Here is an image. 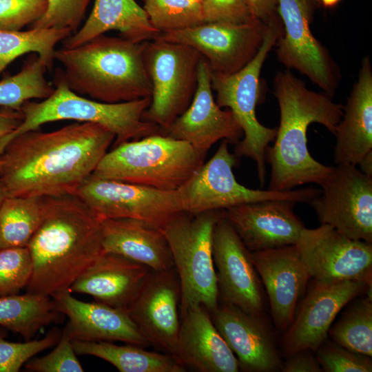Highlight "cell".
I'll return each instance as SVG.
<instances>
[{
    "instance_id": "ffe728a7",
    "label": "cell",
    "mask_w": 372,
    "mask_h": 372,
    "mask_svg": "<svg viewBox=\"0 0 372 372\" xmlns=\"http://www.w3.org/2000/svg\"><path fill=\"white\" fill-rule=\"evenodd\" d=\"M297 203L288 200H265L237 205L222 210L246 247L257 251L294 245L303 223L296 215Z\"/></svg>"
},
{
    "instance_id": "3957f363",
    "label": "cell",
    "mask_w": 372,
    "mask_h": 372,
    "mask_svg": "<svg viewBox=\"0 0 372 372\" xmlns=\"http://www.w3.org/2000/svg\"><path fill=\"white\" fill-rule=\"evenodd\" d=\"M273 89L280 124L273 146L266 149V162L271 166L269 189L282 192L307 183L320 185L333 167L311 156L307 132L311 123H318L334 135L343 105L333 102L324 92L309 90L289 70L277 72Z\"/></svg>"
},
{
    "instance_id": "5bb4252c",
    "label": "cell",
    "mask_w": 372,
    "mask_h": 372,
    "mask_svg": "<svg viewBox=\"0 0 372 372\" xmlns=\"http://www.w3.org/2000/svg\"><path fill=\"white\" fill-rule=\"evenodd\" d=\"M267 26L268 23L256 18L241 24L204 23L161 33L156 38L190 45L207 61L211 72L232 74L256 56Z\"/></svg>"
},
{
    "instance_id": "7a4b0ae2",
    "label": "cell",
    "mask_w": 372,
    "mask_h": 372,
    "mask_svg": "<svg viewBox=\"0 0 372 372\" xmlns=\"http://www.w3.org/2000/svg\"><path fill=\"white\" fill-rule=\"evenodd\" d=\"M102 221L76 194L43 197L42 220L27 246L28 292L52 297L69 290L103 253Z\"/></svg>"
},
{
    "instance_id": "d6a6232c",
    "label": "cell",
    "mask_w": 372,
    "mask_h": 372,
    "mask_svg": "<svg viewBox=\"0 0 372 372\" xmlns=\"http://www.w3.org/2000/svg\"><path fill=\"white\" fill-rule=\"evenodd\" d=\"M48 68L36 53L24 61L21 70L0 81V106L20 110L32 99H45L54 90L45 74Z\"/></svg>"
},
{
    "instance_id": "6da1fadb",
    "label": "cell",
    "mask_w": 372,
    "mask_h": 372,
    "mask_svg": "<svg viewBox=\"0 0 372 372\" xmlns=\"http://www.w3.org/2000/svg\"><path fill=\"white\" fill-rule=\"evenodd\" d=\"M115 138L101 125L83 122L18 135L0 156L6 197L76 194Z\"/></svg>"
},
{
    "instance_id": "60d3db41",
    "label": "cell",
    "mask_w": 372,
    "mask_h": 372,
    "mask_svg": "<svg viewBox=\"0 0 372 372\" xmlns=\"http://www.w3.org/2000/svg\"><path fill=\"white\" fill-rule=\"evenodd\" d=\"M72 340L63 330L56 348L49 354L28 360L25 369L36 372H83Z\"/></svg>"
},
{
    "instance_id": "7bdbcfd3",
    "label": "cell",
    "mask_w": 372,
    "mask_h": 372,
    "mask_svg": "<svg viewBox=\"0 0 372 372\" xmlns=\"http://www.w3.org/2000/svg\"><path fill=\"white\" fill-rule=\"evenodd\" d=\"M284 372H321L322 369L317 358L305 350L291 355V358L282 365Z\"/></svg>"
},
{
    "instance_id": "4fadbf2b",
    "label": "cell",
    "mask_w": 372,
    "mask_h": 372,
    "mask_svg": "<svg viewBox=\"0 0 372 372\" xmlns=\"http://www.w3.org/2000/svg\"><path fill=\"white\" fill-rule=\"evenodd\" d=\"M318 0H278L283 34L276 43V55L288 69L308 77L331 96L338 83V70L327 50L310 29Z\"/></svg>"
},
{
    "instance_id": "9c48e42d",
    "label": "cell",
    "mask_w": 372,
    "mask_h": 372,
    "mask_svg": "<svg viewBox=\"0 0 372 372\" xmlns=\"http://www.w3.org/2000/svg\"><path fill=\"white\" fill-rule=\"evenodd\" d=\"M144 60L151 85L145 121L166 129L192 101L203 56L193 47L154 39L144 41Z\"/></svg>"
},
{
    "instance_id": "484cf974",
    "label": "cell",
    "mask_w": 372,
    "mask_h": 372,
    "mask_svg": "<svg viewBox=\"0 0 372 372\" xmlns=\"http://www.w3.org/2000/svg\"><path fill=\"white\" fill-rule=\"evenodd\" d=\"M336 165L358 166L372 152V69L370 58H363L358 81L353 86L335 132Z\"/></svg>"
},
{
    "instance_id": "ba28073f",
    "label": "cell",
    "mask_w": 372,
    "mask_h": 372,
    "mask_svg": "<svg viewBox=\"0 0 372 372\" xmlns=\"http://www.w3.org/2000/svg\"><path fill=\"white\" fill-rule=\"evenodd\" d=\"M222 210L197 214L181 212L161 228L168 242L180 288V316L201 304L209 313L218 306V287L212 255L214 226Z\"/></svg>"
},
{
    "instance_id": "2e32d148",
    "label": "cell",
    "mask_w": 372,
    "mask_h": 372,
    "mask_svg": "<svg viewBox=\"0 0 372 372\" xmlns=\"http://www.w3.org/2000/svg\"><path fill=\"white\" fill-rule=\"evenodd\" d=\"M180 302L179 279L173 267L151 270L127 309L150 344L174 357L180 326Z\"/></svg>"
},
{
    "instance_id": "ac0fdd59",
    "label": "cell",
    "mask_w": 372,
    "mask_h": 372,
    "mask_svg": "<svg viewBox=\"0 0 372 372\" xmlns=\"http://www.w3.org/2000/svg\"><path fill=\"white\" fill-rule=\"evenodd\" d=\"M212 255L218 292L225 303L260 316L262 293L251 251L223 214L214 228Z\"/></svg>"
},
{
    "instance_id": "ee69618b",
    "label": "cell",
    "mask_w": 372,
    "mask_h": 372,
    "mask_svg": "<svg viewBox=\"0 0 372 372\" xmlns=\"http://www.w3.org/2000/svg\"><path fill=\"white\" fill-rule=\"evenodd\" d=\"M23 115L20 110L1 107L0 109V140L12 132L21 123ZM1 161L0 159V174Z\"/></svg>"
},
{
    "instance_id": "7c38bea8",
    "label": "cell",
    "mask_w": 372,
    "mask_h": 372,
    "mask_svg": "<svg viewBox=\"0 0 372 372\" xmlns=\"http://www.w3.org/2000/svg\"><path fill=\"white\" fill-rule=\"evenodd\" d=\"M309 203L321 224L345 236L372 242V177L357 166L338 165L320 185Z\"/></svg>"
},
{
    "instance_id": "cb8c5ba5",
    "label": "cell",
    "mask_w": 372,
    "mask_h": 372,
    "mask_svg": "<svg viewBox=\"0 0 372 372\" xmlns=\"http://www.w3.org/2000/svg\"><path fill=\"white\" fill-rule=\"evenodd\" d=\"M176 359L200 372H238L236 355L214 326L203 305H194L180 317Z\"/></svg>"
},
{
    "instance_id": "836d02e7",
    "label": "cell",
    "mask_w": 372,
    "mask_h": 372,
    "mask_svg": "<svg viewBox=\"0 0 372 372\" xmlns=\"http://www.w3.org/2000/svg\"><path fill=\"white\" fill-rule=\"evenodd\" d=\"M328 334L341 347L371 358V287L368 288L366 296L352 304L330 328Z\"/></svg>"
},
{
    "instance_id": "5b68a950",
    "label": "cell",
    "mask_w": 372,
    "mask_h": 372,
    "mask_svg": "<svg viewBox=\"0 0 372 372\" xmlns=\"http://www.w3.org/2000/svg\"><path fill=\"white\" fill-rule=\"evenodd\" d=\"M53 85L54 90L48 98L40 102L28 101L21 105L23 120L12 132L0 140V156L18 135L63 120L101 125L115 135V146L161 132L158 125L143 118L151 97L117 103L92 100L71 90L57 69Z\"/></svg>"
},
{
    "instance_id": "d6986e66",
    "label": "cell",
    "mask_w": 372,
    "mask_h": 372,
    "mask_svg": "<svg viewBox=\"0 0 372 372\" xmlns=\"http://www.w3.org/2000/svg\"><path fill=\"white\" fill-rule=\"evenodd\" d=\"M370 287L371 283L362 280L315 281L296 318L287 329L283 342L287 353L316 351L341 309Z\"/></svg>"
},
{
    "instance_id": "c3c4849f",
    "label": "cell",
    "mask_w": 372,
    "mask_h": 372,
    "mask_svg": "<svg viewBox=\"0 0 372 372\" xmlns=\"http://www.w3.org/2000/svg\"><path fill=\"white\" fill-rule=\"evenodd\" d=\"M6 195L4 189L1 183H0V206L2 204L3 201L4 200V199L6 198Z\"/></svg>"
},
{
    "instance_id": "52a82bcc",
    "label": "cell",
    "mask_w": 372,
    "mask_h": 372,
    "mask_svg": "<svg viewBox=\"0 0 372 372\" xmlns=\"http://www.w3.org/2000/svg\"><path fill=\"white\" fill-rule=\"evenodd\" d=\"M282 34V23L277 16L268 22L263 42L246 66L232 74L211 73L216 103L221 108H229L243 132V138L236 143L234 154L237 158L245 156L256 162L261 187L266 177V149L274 141L277 127H265L256 118V108L264 99L260 76L269 52Z\"/></svg>"
},
{
    "instance_id": "8d00e7d4",
    "label": "cell",
    "mask_w": 372,
    "mask_h": 372,
    "mask_svg": "<svg viewBox=\"0 0 372 372\" xmlns=\"http://www.w3.org/2000/svg\"><path fill=\"white\" fill-rule=\"evenodd\" d=\"M61 333L52 330L43 338L12 342L0 331V372H17L30 358L58 343Z\"/></svg>"
},
{
    "instance_id": "7dc6e473",
    "label": "cell",
    "mask_w": 372,
    "mask_h": 372,
    "mask_svg": "<svg viewBox=\"0 0 372 372\" xmlns=\"http://www.w3.org/2000/svg\"><path fill=\"white\" fill-rule=\"evenodd\" d=\"M340 0H319L326 8H333L336 6Z\"/></svg>"
},
{
    "instance_id": "4dcf8cb0",
    "label": "cell",
    "mask_w": 372,
    "mask_h": 372,
    "mask_svg": "<svg viewBox=\"0 0 372 372\" xmlns=\"http://www.w3.org/2000/svg\"><path fill=\"white\" fill-rule=\"evenodd\" d=\"M43 216V197H6L0 206V249L27 247Z\"/></svg>"
},
{
    "instance_id": "277c9868",
    "label": "cell",
    "mask_w": 372,
    "mask_h": 372,
    "mask_svg": "<svg viewBox=\"0 0 372 372\" xmlns=\"http://www.w3.org/2000/svg\"><path fill=\"white\" fill-rule=\"evenodd\" d=\"M144 41L98 36L80 45L55 51L57 68L68 87L89 99L117 103L151 97Z\"/></svg>"
},
{
    "instance_id": "bcb514c9",
    "label": "cell",
    "mask_w": 372,
    "mask_h": 372,
    "mask_svg": "<svg viewBox=\"0 0 372 372\" xmlns=\"http://www.w3.org/2000/svg\"><path fill=\"white\" fill-rule=\"evenodd\" d=\"M358 165L364 174L372 177V152L367 154Z\"/></svg>"
},
{
    "instance_id": "74e56055",
    "label": "cell",
    "mask_w": 372,
    "mask_h": 372,
    "mask_svg": "<svg viewBox=\"0 0 372 372\" xmlns=\"http://www.w3.org/2000/svg\"><path fill=\"white\" fill-rule=\"evenodd\" d=\"M91 0H47L45 14L28 29L68 28L74 34L79 28Z\"/></svg>"
},
{
    "instance_id": "9a60e30c",
    "label": "cell",
    "mask_w": 372,
    "mask_h": 372,
    "mask_svg": "<svg viewBox=\"0 0 372 372\" xmlns=\"http://www.w3.org/2000/svg\"><path fill=\"white\" fill-rule=\"evenodd\" d=\"M296 245L315 281L371 284L372 242L349 238L333 227L321 224L316 229L304 227Z\"/></svg>"
},
{
    "instance_id": "4316f807",
    "label": "cell",
    "mask_w": 372,
    "mask_h": 372,
    "mask_svg": "<svg viewBox=\"0 0 372 372\" xmlns=\"http://www.w3.org/2000/svg\"><path fill=\"white\" fill-rule=\"evenodd\" d=\"M103 252L121 255L160 271L174 267L167 239L160 228L130 218L102 221Z\"/></svg>"
},
{
    "instance_id": "d590c367",
    "label": "cell",
    "mask_w": 372,
    "mask_h": 372,
    "mask_svg": "<svg viewBox=\"0 0 372 372\" xmlns=\"http://www.w3.org/2000/svg\"><path fill=\"white\" fill-rule=\"evenodd\" d=\"M32 272L27 247L0 249V296L17 294L27 287Z\"/></svg>"
},
{
    "instance_id": "b9f144b4",
    "label": "cell",
    "mask_w": 372,
    "mask_h": 372,
    "mask_svg": "<svg viewBox=\"0 0 372 372\" xmlns=\"http://www.w3.org/2000/svg\"><path fill=\"white\" fill-rule=\"evenodd\" d=\"M204 23L241 24L255 17L247 0H202Z\"/></svg>"
},
{
    "instance_id": "603a6c76",
    "label": "cell",
    "mask_w": 372,
    "mask_h": 372,
    "mask_svg": "<svg viewBox=\"0 0 372 372\" xmlns=\"http://www.w3.org/2000/svg\"><path fill=\"white\" fill-rule=\"evenodd\" d=\"M213 323L245 371L272 372L282 369L278 353L260 316L227 303L210 313Z\"/></svg>"
},
{
    "instance_id": "8fae6325",
    "label": "cell",
    "mask_w": 372,
    "mask_h": 372,
    "mask_svg": "<svg viewBox=\"0 0 372 372\" xmlns=\"http://www.w3.org/2000/svg\"><path fill=\"white\" fill-rule=\"evenodd\" d=\"M76 195L102 220L135 219L161 229L184 212L177 190H161L92 174Z\"/></svg>"
},
{
    "instance_id": "d4e9b609",
    "label": "cell",
    "mask_w": 372,
    "mask_h": 372,
    "mask_svg": "<svg viewBox=\"0 0 372 372\" xmlns=\"http://www.w3.org/2000/svg\"><path fill=\"white\" fill-rule=\"evenodd\" d=\"M150 271L121 255L103 252L69 291L88 294L96 302L127 310Z\"/></svg>"
},
{
    "instance_id": "f35d334b",
    "label": "cell",
    "mask_w": 372,
    "mask_h": 372,
    "mask_svg": "<svg viewBox=\"0 0 372 372\" xmlns=\"http://www.w3.org/2000/svg\"><path fill=\"white\" fill-rule=\"evenodd\" d=\"M317 351V359L326 372H371L370 357L355 353L338 344L322 343Z\"/></svg>"
},
{
    "instance_id": "44dd1931",
    "label": "cell",
    "mask_w": 372,
    "mask_h": 372,
    "mask_svg": "<svg viewBox=\"0 0 372 372\" xmlns=\"http://www.w3.org/2000/svg\"><path fill=\"white\" fill-rule=\"evenodd\" d=\"M253 264L265 286L276 327L291 324L298 300L311 278L296 245L251 252Z\"/></svg>"
},
{
    "instance_id": "8992f818",
    "label": "cell",
    "mask_w": 372,
    "mask_h": 372,
    "mask_svg": "<svg viewBox=\"0 0 372 372\" xmlns=\"http://www.w3.org/2000/svg\"><path fill=\"white\" fill-rule=\"evenodd\" d=\"M204 160L187 142L159 133L114 146L103 157L92 175L176 191L201 167Z\"/></svg>"
},
{
    "instance_id": "1f68e13d",
    "label": "cell",
    "mask_w": 372,
    "mask_h": 372,
    "mask_svg": "<svg viewBox=\"0 0 372 372\" xmlns=\"http://www.w3.org/2000/svg\"><path fill=\"white\" fill-rule=\"evenodd\" d=\"M72 34L68 28L0 30V74L13 61L28 53L37 54L48 69H51L56 45Z\"/></svg>"
},
{
    "instance_id": "f546056e",
    "label": "cell",
    "mask_w": 372,
    "mask_h": 372,
    "mask_svg": "<svg viewBox=\"0 0 372 372\" xmlns=\"http://www.w3.org/2000/svg\"><path fill=\"white\" fill-rule=\"evenodd\" d=\"M62 313L50 296L28 292L0 296V326L31 340L44 326L61 320Z\"/></svg>"
},
{
    "instance_id": "7402d4cb",
    "label": "cell",
    "mask_w": 372,
    "mask_h": 372,
    "mask_svg": "<svg viewBox=\"0 0 372 372\" xmlns=\"http://www.w3.org/2000/svg\"><path fill=\"white\" fill-rule=\"evenodd\" d=\"M52 298L59 311L69 319L64 331L72 340L121 341L142 347L151 345L126 309L79 300L69 290Z\"/></svg>"
},
{
    "instance_id": "ab89813d",
    "label": "cell",
    "mask_w": 372,
    "mask_h": 372,
    "mask_svg": "<svg viewBox=\"0 0 372 372\" xmlns=\"http://www.w3.org/2000/svg\"><path fill=\"white\" fill-rule=\"evenodd\" d=\"M47 0H0V30L19 31L39 19Z\"/></svg>"
},
{
    "instance_id": "f6af8a7d",
    "label": "cell",
    "mask_w": 372,
    "mask_h": 372,
    "mask_svg": "<svg viewBox=\"0 0 372 372\" xmlns=\"http://www.w3.org/2000/svg\"><path fill=\"white\" fill-rule=\"evenodd\" d=\"M247 1L254 17L267 23L279 15L278 0H247Z\"/></svg>"
},
{
    "instance_id": "681fc988",
    "label": "cell",
    "mask_w": 372,
    "mask_h": 372,
    "mask_svg": "<svg viewBox=\"0 0 372 372\" xmlns=\"http://www.w3.org/2000/svg\"><path fill=\"white\" fill-rule=\"evenodd\" d=\"M198 1H200V2H201V1H202V0H198Z\"/></svg>"
},
{
    "instance_id": "30bf717a",
    "label": "cell",
    "mask_w": 372,
    "mask_h": 372,
    "mask_svg": "<svg viewBox=\"0 0 372 372\" xmlns=\"http://www.w3.org/2000/svg\"><path fill=\"white\" fill-rule=\"evenodd\" d=\"M228 141L223 140L214 155L194 174L177 191L183 211L189 214L223 210L249 202L265 200H288L309 203L320 190L302 188L288 191L252 189L240 184L233 167L237 157L231 154Z\"/></svg>"
},
{
    "instance_id": "e0dca14e",
    "label": "cell",
    "mask_w": 372,
    "mask_h": 372,
    "mask_svg": "<svg viewBox=\"0 0 372 372\" xmlns=\"http://www.w3.org/2000/svg\"><path fill=\"white\" fill-rule=\"evenodd\" d=\"M211 69L203 57L198 70V85L192 103L161 134L191 145L204 158L220 140L236 144L243 132L230 110L220 107L213 96Z\"/></svg>"
},
{
    "instance_id": "f1b7e54d",
    "label": "cell",
    "mask_w": 372,
    "mask_h": 372,
    "mask_svg": "<svg viewBox=\"0 0 372 372\" xmlns=\"http://www.w3.org/2000/svg\"><path fill=\"white\" fill-rule=\"evenodd\" d=\"M76 354L103 359L121 372H185L186 368L169 353L146 351L142 347L117 345L110 341L72 340Z\"/></svg>"
},
{
    "instance_id": "83f0119b",
    "label": "cell",
    "mask_w": 372,
    "mask_h": 372,
    "mask_svg": "<svg viewBox=\"0 0 372 372\" xmlns=\"http://www.w3.org/2000/svg\"><path fill=\"white\" fill-rule=\"evenodd\" d=\"M112 30L134 42L152 40L159 34L135 0H95L85 23L62 41V48L80 45Z\"/></svg>"
},
{
    "instance_id": "e575fe53",
    "label": "cell",
    "mask_w": 372,
    "mask_h": 372,
    "mask_svg": "<svg viewBox=\"0 0 372 372\" xmlns=\"http://www.w3.org/2000/svg\"><path fill=\"white\" fill-rule=\"evenodd\" d=\"M152 27L159 34L204 23L198 0H142Z\"/></svg>"
}]
</instances>
